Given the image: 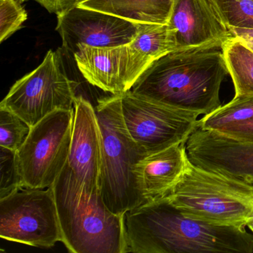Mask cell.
<instances>
[{
  "label": "cell",
  "mask_w": 253,
  "mask_h": 253,
  "mask_svg": "<svg viewBox=\"0 0 253 253\" xmlns=\"http://www.w3.org/2000/svg\"><path fill=\"white\" fill-rule=\"evenodd\" d=\"M128 253H253L244 225L214 224L183 214L167 198L124 214Z\"/></svg>",
  "instance_id": "obj_1"
},
{
  "label": "cell",
  "mask_w": 253,
  "mask_h": 253,
  "mask_svg": "<svg viewBox=\"0 0 253 253\" xmlns=\"http://www.w3.org/2000/svg\"><path fill=\"white\" fill-rule=\"evenodd\" d=\"M226 41L167 53L155 60L128 91L204 116L214 112L221 106L220 90L229 75Z\"/></svg>",
  "instance_id": "obj_2"
},
{
  "label": "cell",
  "mask_w": 253,
  "mask_h": 253,
  "mask_svg": "<svg viewBox=\"0 0 253 253\" xmlns=\"http://www.w3.org/2000/svg\"><path fill=\"white\" fill-rule=\"evenodd\" d=\"M51 187L62 242L70 253H128L124 215L110 211L100 193L81 187L68 162Z\"/></svg>",
  "instance_id": "obj_3"
},
{
  "label": "cell",
  "mask_w": 253,
  "mask_h": 253,
  "mask_svg": "<svg viewBox=\"0 0 253 253\" xmlns=\"http://www.w3.org/2000/svg\"><path fill=\"white\" fill-rule=\"evenodd\" d=\"M95 112L102 135L100 195L110 211L124 215L143 204L135 168L146 153L126 126L120 94L99 99Z\"/></svg>",
  "instance_id": "obj_4"
},
{
  "label": "cell",
  "mask_w": 253,
  "mask_h": 253,
  "mask_svg": "<svg viewBox=\"0 0 253 253\" xmlns=\"http://www.w3.org/2000/svg\"><path fill=\"white\" fill-rule=\"evenodd\" d=\"M165 198L185 215L214 224L246 226L253 217V185L207 171L190 161Z\"/></svg>",
  "instance_id": "obj_5"
},
{
  "label": "cell",
  "mask_w": 253,
  "mask_h": 253,
  "mask_svg": "<svg viewBox=\"0 0 253 253\" xmlns=\"http://www.w3.org/2000/svg\"><path fill=\"white\" fill-rule=\"evenodd\" d=\"M76 87L65 72L59 51L50 50L37 69L13 85L0 106L32 127L57 109L73 111Z\"/></svg>",
  "instance_id": "obj_6"
},
{
  "label": "cell",
  "mask_w": 253,
  "mask_h": 253,
  "mask_svg": "<svg viewBox=\"0 0 253 253\" xmlns=\"http://www.w3.org/2000/svg\"><path fill=\"white\" fill-rule=\"evenodd\" d=\"M0 236L39 248L63 241L52 187L23 186L0 199Z\"/></svg>",
  "instance_id": "obj_7"
},
{
  "label": "cell",
  "mask_w": 253,
  "mask_h": 253,
  "mask_svg": "<svg viewBox=\"0 0 253 253\" xmlns=\"http://www.w3.org/2000/svg\"><path fill=\"white\" fill-rule=\"evenodd\" d=\"M74 110L57 109L31 128L16 152L23 186L50 187L69 159Z\"/></svg>",
  "instance_id": "obj_8"
},
{
  "label": "cell",
  "mask_w": 253,
  "mask_h": 253,
  "mask_svg": "<svg viewBox=\"0 0 253 253\" xmlns=\"http://www.w3.org/2000/svg\"><path fill=\"white\" fill-rule=\"evenodd\" d=\"M120 95L126 126L146 155L186 143L198 126V113L171 107L131 91Z\"/></svg>",
  "instance_id": "obj_9"
},
{
  "label": "cell",
  "mask_w": 253,
  "mask_h": 253,
  "mask_svg": "<svg viewBox=\"0 0 253 253\" xmlns=\"http://www.w3.org/2000/svg\"><path fill=\"white\" fill-rule=\"evenodd\" d=\"M143 24L102 11L76 6L57 16L56 30L66 51L75 54L78 45L115 47L128 45Z\"/></svg>",
  "instance_id": "obj_10"
},
{
  "label": "cell",
  "mask_w": 253,
  "mask_h": 253,
  "mask_svg": "<svg viewBox=\"0 0 253 253\" xmlns=\"http://www.w3.org/2000/svg\"><path fill=\"white\" fill-rule=\"evenodd\" d=\"M186 150L196 167L253 185V143L198 125L186 140Z\"/></svg>",
  "instance_id": "obj_11"
},
{
  "label": "cell",
  "mask_w": 253,
  "mask_h": 253,
  "mask_svg": "<svg viewBox=\"0 0 253 253\" xmlns=\"http://www.w3.org/2000/svg\"><path fill=\"white\" fill-rule=\"evenodd\" d=\"M102 135L95 108L82 96L75 98L68 164L80 186L100 193Z\"/></svg>",
  "instance_id": "obj_12"
},
{
  "label": "cell",
  "mask_w": 253,
  "mask_h": 253,
  "mask_svg": "<svg viewBox=\"0 0 253 253\" xmlns=\"http://www.w3.org/2000/svg\"><path fill=\"white\" fill-rule=\"evenodd\" d=\"M168 25L176 49L233 38L214 0H174Z\"/></svg>",
  "instance_id": "obj_13"
},
{
  "label": "cell",
  "mask_w": 253,
  "mask_h": 253,
  "mask_svg": "<svg viewBox=\"0 0 253 253\" xmlns=\"http://www.w3.org/2000/svg\"><path fill=\"white\" fill-rule=\"evenodd\" d=\"M189 162L186 143L143 156L135 168L143 204L167 197L184 174Z\"/></svg>",
  "instance_id": "obj_14"
},
{
  "label": "cell",
  "mask_w": 253,
  "mask_h": 253,
  "mask_svg": "<svg viewBox=\"0 0 253 253\" xmlns=\"http://www.w3.org/2000/svg\"><path fill=\"white\" fill-rule=\"evenodd\" d=\"M74 57L83 76L91 85L112 94L127 91V45L115 47L80 45Z\"/></svg>",
  "instance_id": "obj_15"
},
{
  "label": "cell",
  "mask_w": 253,
  "mask_h": 253,
  "mask_svg": "<svg viewBox=\"0 0 253 253\" xmlns=\"http://www.w3.org/2000/svg\"><path fill=\"white\" fill-rule=\"evenodd\" d=\"M127 46V91L155 60L176 49L174 33L168 24H143Z\"/></svg>",
  "instance_id": "obj_16"
},
{
  "label": "cell",
  "mask_w": 253,
  "mask_h": 253,
  "mask_svg": "<svg viewBox=\"0 0 253 253\" xmlns=\"http://www.w3.org/2000/svg\"><path fill=\"white\" fill-rule=\"evenodd\" d=\"M174 0H84L77 6L138 24H168Z\"/></svg>",
  "instance_id": "obj_17"
},
{
  "label": "cell",
  "mask_w": 253,
  "mask_h": 253,
  "mask_svg": "<svg viewBox=\"0 0 253 253\" xmlns=\"http://www.w3.org/2000/svg\"><path fill=\"white\" fill-rule=\"evenodd\" d=\"M223 48L235 95L253 94V51L235 37L226 40Z\"/></svg>",
  "instance_id": "obj_18"
},
{
  "label": "cell",
  "mask_w": 253,
  "mask_h": 253,
  "mask_svg": "<svg viewBox=\"0 0 253 253\" xmlns=\"http://www.w3.org/2000/svg\"><path fill=\"white\" fill-rule=\"evenodd\" d=\"M253 120V94H239L227 104L198 120L201 128L220 131Z\"/></svg>",
  "instance_id": "obj_19"
},
{
  "label": "cell",
  "mask_w": 253,
  "mask_h": 253,
  "mask_svg": "<svg viewBox=\"0 0 253 253\" xmlns=\"http://www.w3.org/2000/svg\"><path fill=\"white\" fill-rule=\"evenodd\" d=\"M31 128L14 112L0 106V146L17 152L26 141Z\"/></svg>",
  "instance_id": "obj_20"
},
{
  "label": "cell",
  "mask_w": 253,
  "mask_h": 253,
  "mask_svg": "<svg viewBox=\"0 0 253 253\" xmlns=\"http://www.w3.org/2000/svg\"><path fill=\"white\" fill-rule=\"evenodd\" d=\"M229 29H253V0H214Z\"/></svg>",
  "instance_id": "obj_21"
},
{
  "label": "cell",
  "mask_w": 253,
  "mask_h": 253,
  "mask_svg": "<svg viewBox=\"0 0 253 253\" xmlns=\"http://www.w3.org/2000/svg\"><path fill=\"white\" fill-rule=\"evenodd\" d=\"M1 156V184L0 199L8 196L20 187L23 183L17 163L16 152L0 146Z\"/></svg>",
  "instance_id": "obj_22"
},
{
  "label": "cell",
  "mask_w": 253,
  "mask_h": 253,
  "mask_svg": "<svg viewBox=\"0 0 253 253\" xmlns=\"http://www.w3.org/2000/svg\"><path fill=\"white\" fill-rule=\"evenodd\" d=\"M27 18V13L19 1L0 0V42L21 29Z\"/></svg>",
  "instance_id": "obj_23"
},
{
  "label": "cell",
  "mask_w": 253,
  "mask_h": 253,
  "mask_svg": "<svg viewBox=\"0 0 253 253\" xmlns=\"http://www.w3.org/2000/svg\"><path fill=\"white\" fill-rule=\"evenodd\" d=\"M217 132L240 141L253 143V120L238 125L226 127Z\"/></svg>",
  "instance_id": "obj_24"
},
{
  "label": "cell",
  "mask_w": 253,
  "mask_h": 253,
  "mask_svg": "<svg viewBox=\"0 0 253 253\" xmlns=\"http://www.w3.org/2000/svg\"><path fill=\"white\" fill-rule=\"evenodd\" d=\"M51 14L60 16L76 7L84 0H35Z\"/></svg>",
  "instance_id": "obj_25"
},
{
  "label": "cell",
  "mask_w": 253,
  "mask_h": 253,
  "mask_svg": "<svg viewBox=\"0 0 253 253\" xmlns=\"http://www.w3.org/2000/svg\"><path fill=\"white\" fill-rule=\"evenodd\" d=\"M238 38L244 45H247L251 51H253V38H251V37H242V38Z\"/></svg>",
  "instance_id": "obj_26"
},
{
  "label": "cell",
  "mask_w": 253,
  "mask_h": 253,
  "mask_svg": "<svg viewBox=\"0 0 253 253\" xmlns=\"http://www.w3.org/2000/svg\"><path fill=\"white\" fill-rule=\"evenodd\" d=\"M246 226H247V227L250 229V231L253 232V217L250 218V220L246 223Z\"/></svg>",
  "instance_id": "obj_27"
},
{
  "label": "cell",
  "mask_w": 253,
  "mask_h": 253,
  "mask_svg": "<svg viewBox=\"0 0 253 253\" xmlns=\"http://www.w3.org/2000/svg\"><path fill=\"white\" fill-rule=\"evenodd\" d=\"M17 1H19L20 3H23V2H24L25 1H26V0H17Z\"/></svg>",
  "instance_id": "obj_28"
}]
</instances>
